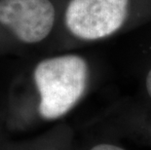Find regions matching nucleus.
<instances>
[{
  "instance_id": "obj_1",
  "label": "nucleus",
  "mask_w": 151,
  "mask_h": 150,
  "mask_svg": "<svg viewBox=\"0 0 151 150\" xmlns=\"http://www.w3.org/2000/svg\"><path fill=\"white\" fill-rule=\"evenodd\" d=\"M88 66L81 57L60 56L44 60L34 70L40 94L39 112L45 119L65 115L84 94Z\"/></svg>"
},
{
  "instance_id": "obj_2",
  "label": "nucleus",
  "mask_w": 151,
  "mask_h": 150,
  "mask_svg": "<svg viewBox=\"0 0 151 150\" xmlns=\"http://www.w3.org/2000/svg\"><path fill=\"white\" fill-rule=\"evenodd\" d=\"M129 0H71L65 12V24L84 40L104 38L123 25Z\"/></svg>"
},
{
  "instance_id": "obj_3",
  "label": "nucleus",
  "mask_w": 151,
  "mask_h": 150,
  "mask_svg": "<svg viewBox=\"0 0 151 150\" xmlns=\"http://www.w3.org/2000/svg\"><path fill=\"white\" fill-rule=\"evenodd\" d=\"M55 8L50 0H0V24L24 43H37L51 32Z\"/></svg>"
},
{
  "instance_id": "obj_4",
  "label": "nucleus",
  "mask_w": 151,
  "mask_h": 150,
  "mask_svg": "<svg viewBox=\"0 0 151 150\" xmlns=\"http://www.w3.org/2000/svg\"><path fill=\"white\" fill-rule=\"evenodd\" d=\"M91 150H124L123 148H120L118 146L110 145V144H99L93 147Z\"/></svg>"
},
{
  "instance_id": "obj_5",
  "label": "nucleus",
  "mask_w": 151,
  "mask_h": 150,
  "mask_svg": "<svg viewBox=\"0 0 151 150\" xmlns=\"http://www.w3.org/2000/svg\"><path fill=\"white\" fill-rule=\"evenodd\" d=\"M146 89L147 92H148L149 97L151 98V70L148 72V75H147L146 78Z\"/></svg>"
}]
</instances>
